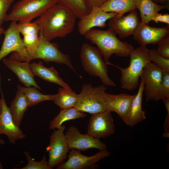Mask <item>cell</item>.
I'll use <instances>...</instances> for the list:
<instances>
[{
	"instance_id": "cell-1",
	"label": "cell",
	"mask_w": 169,
	"mask_h": 169,
	"mask_svg": "<svg viewBox=\"0 0 169 169\" xmlns=\"http://www.w3.org/2000/svg\"><path fill=\"white\" fill-rule=\"evenodd\" d=\"M77 18L69 8L57 3L46 10L35 21L39 32L50 41L56 38H63L74 30Z\"/></svg>"
},
{
	"instance_id": "cell-2",
	"label": "cell",
	"mask_w": 169,
	"mask_h": 169,
	"mask_svg": "<svg viewBox=\"0 0 169 169\" xmlns=\"http://www.w3.org/2000/svg\"><path fill=\"white\" fill-rule=\"evenodd\" d=\"M116 33L111 29L105 30L92 28L84 36L92 44H95L101 51L104 60L107 65L110 63L109 60L115 54L117 56L127 57L135 49L127 41H122L116 37Z\"/></svg>"
},
{
	"instance_id": "cell-3",
	"label": "cell",
	"mask_w": 169,
	"mask_h": 169,
	"mask_svg": "<svg viewBox=\"0 0 169 169\" xmlns=\"http://www.w3.org/2000/svg\"><path fill=\"white\" fill-rule=\"evenodd\" d=\"M148 52L146 46H140L134 49L130 54V64L126 68L110 63V65L117 67L121 72L120 80L122 89L132 91L139 87L143 69L150 62Z\"/></svg>"
},
{
	"instance_id": "cell-4",
	"label": "cell",
	"mask_w": 169,
	"mask_h": 169,
	"mask_svg": "<svg viewBox=\"0 0 169 169\" xmlns=\"http://www.w3.org/2000/svg\"><path fill=\"white\" fill-rule=\"evenodd\" d=\"M82 65L89 75L99 77L105 86L115 87V83L109 77L107 64L97 48L84 43L80 54Z\"/></svg>"
},
{
	"instance_id": "cell-5",
	"label": "cell",
	"mask_w": 169,
	"mask_h": 169,
	"mask_svg": "<svg viewBox=\"0 0 169 169\" xmlns=\"http://www.w3.org/2000/svg\"><path fill=\"white\" fill-rule=\"evenodd\" d=\"M106 90L103 84L95 87L91 83L84 84L78 95L75 107L81 112L91 114L108 110Z\"/></svg>"
},
{
	"instance_id": "cell-6",
	"label": "cell",
	"mask_w": 169,
	"mask_h": 169,
	"mask_svg": "<svg viewBox=\"0 0 169 169\" xmlns=\"http://www.w3.org/2000/svg\"><path fill=\"white\" fill-rule=\"evenodd\" d=\"M57 3L56 0H20L13 6L5 21L31 22Z\"/></svg>"
},
{
	"instance_id": "cell-7",
	"label": "cell",
	"mask_w": 169,
	"mask_h": 169,
	"mask_svg": "<svg viewBox=\"0 0 169 169\" xmlns=\"http://www.w3.org/2000/svg\"><path fill=\"white\" fill-rule=\"evenodd\" d=\"M17 24L16 21H11L8 28L4 31V38L0 49V61L12 52L14 53L10 58L23 61L31 60V55L21 38Z\"/></svg>"
},
{
	"instance_id": "cell-8",
	"label": "cell",
	"mask_w": 169,
	"mask_h": 169,
	"mask_svg": "<svg viewBox=\"0 0 169 169\" xmlns=\"http://www.w3.org/2000/svg\"><path fill=\"white\" fill-rule=\"evenodd\" d=\"M42 59L46 63L54 62L64 64L76 72L69 56L61 51L57 44L51 43L45 38L40 32L39 44L31 59Z\"/></svg>"
},
{
	"instance_id": "cell-9",
	"label": "cell",
	"mask_w": 169,
	"mask_h": 169,
	"mask_svg": "<svg viewBox=\"0 0 169 169\" xmlns=\"http://www.w3.org/2000/svg\"><path fill=\"white\" fill-rule=\"evenodd\" d=\"M65 128V125H62L52 132L50 137L49 143L46 148L49 155L48 164L51 169L67 159V153L69 150L64 134Z\"/></svg>"
},
{
	"instance_id": "cell-10",
	"label": "cell",
	"mask_w": 169,
	"mask_h": 169,
	"mask_svg": "<svg viewBox=\"0 0 169 169\" xmlns=\"http://www.w3.org/2000/svg\"><path fill=\"white\" fill-rule=\"evenodd\" d=\"M110 153L106 149L100 151L92 156H88L81 154L80 151L71 150L68 155L67 160L56 166L57 169H96V163L101 159L108 157Z\"/></svg>"
},
{
	"instance_id": "cell-11",
	"label": "cell",
	"mask_w": 169,
	"mask_h": 169,
	"mask_svg": "<svg viewBox=\"0 0 169 169\" xmlns=\"http://www.w3.org/2000/svg\"><path fill=\"white\" fill-rule=\"evenodd\" d=\"M65 135L69 150L80 151L95 148L101 151L107 148L106 145L100 139L95 138L88 133H80L78 129L73 125L68 128Z\"/></svg>"
},
{
	"instance_id": "cell-12",
	"label": "cell",
	"mask_w": 169,
	"mask_h": 169,
	"mask_svg": "<svg viewBox=\"0 0 169 169\" xmlns=\"http://www.w3.org/2000/svg\"><path fill=\"white\" fill-rule=\"evenodd\" d=\"M115 129L111 112L107 110L93 114L89 120L87 133L100 139L113 134Z\"/></svg>"
},
{
	"instance_id": "cell-13",
	"label": "cell",
	"mask_w": 169,
	"mask_h": 169,
	"mask_svg": "<svg viewBox=\"0 0 169 169\" xmlns=\"http://www.w3.org/2000/svg\"><path fill=\"white\" fill-rule=\"evenodd\" d=\"M133 35L134 39L140 46L155 45L169 36V26L161 28L151 27L140 22Z\"/></svg>"
},
{
	"instance_id": "cell-14",
	"label": "cell",
	"mask_w": 169,
	"mask_h": 169,
	"mask_svg": "<svg viewBox=\"0 0 169 169\" xmlns=\"http://www.w3.org/2000/svg\"><path fill=\"white\" fill-rule=\"evenodd\" d=\"M0 90L1 95L2 108L0 115V135H6L9 142L13 144L16 141L23 139L26 137L19 127L17 126L14 122L9 107L6 103L0 85Z\"/></svg>"
},
{
	"instance_id": "cell-15",
	"label": "cell",
	"mask_w": 169,
	"mask_h": 169,
	"mask_svg": "<svg viewBox=\"0 0 169 169\" xmlns=\"http://www.w3.org/2000/svg\"><path fill=\"white\" fill-rule=\"evenodd\" d=\"M130 12L126 15L116 16L108 20L109 28L118 34L120 38L133 35L140 23L136 9Z\"/></svg>"
},
{
	"instance_id": "cell-16",
	"label": "cell",
	"mask_w": 169,
	"mask_h": 169,
	"mask_svg": "<svg viewBox=\"0 0 169 169\" xmlns=\"http://www.w3.org/2000/svg\"><path fill=\"white\" fill-rule=\"evenodd\" d=\"M117 15L115 12H105L100 8H92L89 13L79 19L78 24L79 32L80 35H84L94 27H105L107 21Z\"/></svg>"
},
{
	"instance_id": "cell-17",
	"label": "cell",
	"mask_w": 169,
	"mask_h": 169,
	"mask_svg": "<svg viewBox=\"0 0 169 169\" xmlns=\"http://www.w3.org/2000/svg\"><path fill=\"white\" fill-rule=\"evenodd\" d=\"M162 77V71L151 62L143 68L141 78L144 81V92L147 102L153 100Z\"/></svg>"
},
{
	"instance_id": "cell-18",
	"label": "cell",
	"mask_w": 169,
	"mask_h": 169,
	"mask_svg": "<svg viewBox=\"0 0 169 169\" xmlns=\"http://www.w3.org/2000/svg\"><path fill=\"white\" fill-rule=\"evenodd\" d=\"M3 61L4 65L13 72L19 80L26 87L33 86L40 89L34 78V76L29 61L20 62L12 58H4Z\"/></svg>"
},
{
	"instance_id": "cell-19",
	"label": "cell",
	"mask_w": 169,
	"mask_h": 169,
	"mask_svg": "<svg viewBox=\"0 0 169 169\" xmlns=\"http://www.w3.org/2000/svg\"><path fill=\"white\" fill-rule=\"evenodd\" d=\"M141 80L137 92L132 102L129 110L123 121L127 125L133 127L146 118V112L142 108V101L144 82Z\"/></svg>"
},
{
	"instance_id": "cell-20",
	"label": "cell",
	"mask_w": 169,
	"mask_h": 169,
	"mask_svg": "<svg viewBox=\"0 0 169 169\" xmlns=\"http://www.w3.org/2000/svg\"><path fill=\"white\" fill-rule=\"evenodd\" d=\"M18 29L23 36L24 44L31 55L34 54L39 42V28L34 21L31 22H19Z\"/></svg>"
},
{
	"instance_id": "cell-21",
	"label": "cell",
	"mask_w": 169,
	"mask_h": 169,
	"mask_svg": "<svg viewBox=\"0 0 169 169\" xmlns=\"http://www.w3.org/2000/svg\"><path fill=\"white\" fill-rule=\"evenodd\" d=\"M135 94L111 95L106 93L108 110L116 112L123 120L128 113Z\"/></svg>"
},
{
	"instance_id": "cell-22",
	"label": "cell",
	"mask_w": 169,
	"mask_h": 169,
	"mask_svg": "<svg viewBox=\"0 0 169 169\" xmlns=\"http://www.w3.org/2000/svg\"><path fill=\"white\" fill-rule=\"evenodd\" d=\"M32 70L34 75H37L47 81L56 83L63 87L70 88L59 76L58 72L53 68H47L41 61L35 62L30 64Z\"/></svg>"
},
{
	"instance_id": "cell-23",
	"label": "cell",
	"mask_w": 169,
	"mask_h": 169,
	"mask_svg": "<svg viewBox=\"0 0 169 169\" xmlns=\"http://www.w3.org/2000/svg\"><path fill=\"white\" fill-rule=\"evenodd\" d=\"M15 97L10 103L9 109L14 122L19 127L28 106L20 85H18Z\"/></svg>"
},
{
	"instance_id": "cell-24",
	"label": "cell",
	"mask_w": 169,
	"mask_h": 169,
	"mask_svg": "<svg viewBox=\"0 0 169 169\" xmlns=\"http://www.w3.org/2000/svg\"><path fill=\"white\" fill-rule=\"evenodd\" d=\"M136 7L140 13L141 23L146 24H148L159 11L168 9L166 6L157 4L152 0H136Z\"/></svg>"
},
{
	"instance_id": "cell-25",
	"label": "cell",
	"mask_w": 169,
	"mask_h": 169,
	"mask_svg": "<svg viewBox=\"0 0 169 169\" xmlns=\"http://www.w3.org/2000/svg\"><path fill=\"white\" fill-rule=\"evenodd\" d=\"M136 0H108L100 8L106 12H115L117 17L136 9Z\"/></svg>"
},
{
	"instance_id": "cell-26",
	"label": "cell",
	"mask_w": 169,
	"mask_h": 169,
	"mask_svg": "<svg viewBox=\"0 0 169 169\" xmlns=\"http://www.w3.org/2000/svg\"><path fill=\"white\" fill-rule=\"evenodd\" d=\"M87 115L75 107L61 109L59 113L50 122L49 129L54 130L60 128L65 121L84 118Z\"/></svg>"
},
{
	"instance_id": "cell-27",
	"label": "cell",
	"mask_w": 169,
	"mask_h": 169,
	"mask_svg": "<svg viewBox=\"0 0 169 169\" xmlns=\"http://www.w3.org/2000/svg\"><path fill=\"white\" fill-rule=\"evenodd\" d=\"M77 100L78 95L70 88L63 87L54 95L53 101L62 109L75 107Z\"/></svg>"
},
{
	"instance_id": "cell-28",
	"label": "cell",
	"mask_w": 169,
	"mask_h": 169,
	"mask_svg": "<svg viewBox=\"0 0 169 169\" xmlns=\"http://www.w3.org/2000/svg\"><path fill=\"white\" fill-rule=\"evenodd\" d=\"M20 88L24 94L28 107L35 105L43 101H53L54 98V95L43 94L34 87L20 86Z\"/></svg>"
},
{
	"instance_id": "cell-29",
	"label": "cell",
	"mask_w": 169,
	"mask_h": 169,
	"mask_svg": "<svg viewBox=\"0 0 169 169\" xmlns=\"http://www.w3.org/2000/svg\"><path fill=\"white\" fill-rule=\"evenodd\" d=\"M57 3L69 8L80 19L89 13L92 8L85 0H56Z\"/></svg>"
},
{
	"instance_id": "cell-30",
	"label": "cell",
	"mask_w": 169,
	"mask_h": 169,
	"mask_svg": "<svg viewBox=\"0 0 169 169\" xmlns=\"http://www.w3.org/2000/svg\"><path fill=\"white\" fill-rule=\"evenodd\" d=\"M162 72V80L154 97V101L169 98V72Z\"/></svg>"
},
{
	"instance_id": "cell-31",
	"label": "cell",
	"mask_w": 169,
	"mask_h": 169,
	"mask_svg": "<svg viewBox=\"0 0 169 169\" xmlns=\"http://www.w3.org/2000/svg\"><path fill=\"white\" fill-rule=\"evenodd\" d=\"M150 61L153 63L162 71L169 72V59L165 58L159 54L156 49H149Z\"/></svg>"
},
{
	"instance_id": "cell-32",
	"label": "cell",
	"mask_w": 169,
	"mask_h": 169,
	"mask_svg": "<svg viewBox=\"0 0 169 169\" xmlns=\"http://www.w3.org/2000/svg\"><path fill=\"white\" fill-rule=\"evenodd\" d=\"M24 154L26 157L27 161V164L24 167L18 168L19 169H52L49 166L48 162L46 161V157L44 156L42 160L39 161H35L32 158L29 152L25 151Z\"/></svg>"
},
{
	"instance_id": "cell-33",
	"label": "cell",
	"mask_w": 169,
	"mask_h": 169,
	"mask_svg": "<svg viewBox=\"0 0 169 169\" xmlns=\"http://www.w3.org/2000/svg\"><path fill=\"white\" fill-rule=\"evenodd\" d=\"M157 44V47L156 49L157 53L165 58L169 59V36Z\"/></svg>"
},
{
	"instance_id": "cell-34",
	"label": "cell",
	"mask_w": 169,
	"mask_h": 169,
	"mask_svg": "<svg viewBox=\"0 0 169 169\" xmlns=\"http://www.w3.org/2000/svg\"><path fill=\"white\" fill-rule=\"evenodd\" d=\"M13 2V0H0V27L5 21L7 12Z\"/></svg>"
},
{
	"instance_id": "cell-35",
	"label": "cell",
	"mask_w": 169,
	"mask_h": 169,
	"mask_svg": "<svg viewBox=\"0 0 169 169\" xmlns=\"http://www.w3.org/2000/svg\"><path fill=\"white\" fill-rule=\"evenodd\" d=\"M152 20L156 23L158 22L164 23L169 24V14L167 13L162 14L157 13L153 17Z\"/></svg>"
},
{
	"instance_id": "cell-36",
	"label": "cell",
	"mask_w": 169,
	"mask_h": 169,
	"mask_svg": "<svg viewBox=\"0 0 169 169\" xmlns=\"http://www.w3.org/2000/svg\"><path fill=\"white\" fill-rule=\"evenodd\" d=\"M164 104L167 110V115L164 124L165 131L163 134V136L164 137L168 138L169 137V103L166 102Z\"/></svg>"
},
{
	"instance_id": "cell-37",
	"label": "cell",
	"mask_w": 169,
	"mask_h": 169,
	"mask_svg": "<svg viewBox=\"0 0 169 169\" xmlns=\"http://www.w3.org/2000/svg\"><path fill=\"white\" fill-rule=\"evenodd\" d=\"M87 3L92 8H100L108 0H85Z\"/></svg>"
},
{
	"instance_id": "cell-38",
	"label": "cell",
	"mask_w": 169,
	"mask_h": 169,
	"mask_svg": "<svg viewBox=\"0 0 169 169\" xmlns=\"http://www.w3.org/2000/svg\"><path fill=\"white\" fill-rule=\"evenodd\" d=\"M152 0L154 2H155V3L157 4L166 6L165 0Z\"/></svg>"
},
{
	"instance_id": "cell-39",
	"label": "cell",
	"mask_w": 169,
	"mask_h": 169,
	"mask_svg": "<svg viewBox=\"0 0 169 169\" xmlns=\"http://www.w3.org/2000/svg\"><path fill=\"white\" fill-rule=\"evenodd\" d=\"M4 31L5 30L3 28L1 27H0V37L2 34L4 33Z\"/></svg>"
},
{
	"instance_id": "cell-40",
	"label": "cell",
	"mask_w": 169,
	"mask_h": 169,
	"mask_svg": "<svg viewBox=\"0 0 169 169\" xmlns=\"http://www.w3.org/2000/svg\"><path fill=\"white\" fill-rule=\"evenodd\" d=\"M2 108V100L1 99H0V115L1 113Z\"/></svg>"
},
{
	"instance_id": "cell-41",
	"label": "cell",
	"mask_w": 169,
	"mask_h": 169,
	"mask_svg": "<svg viewBox=\"0 0 169 169\" xmlns=\"http://www.w3.org/2000/svg\"><path fill=\"white\" fill-rule=\"evenodd\" d=\"M165 1L166 3V7L168 8V9L169 6V0H165Z\"/></svg>"
},
{
	"instance_id": "cell-42",
	"label": "cell",
	"mask_w": 169,
	"mask_h": 169,
	"mask_svg": "<svg viewBox=\"0 0 169 169\" xmlns=\"http://www.w3.org/2000/svg\"><path fill=\"white\" fill-rule=\"evenodd\" d=\"M5 143V142L4 141L1 139L0 138V144H4Z\"/></svg>"
},
{
	"instance_id": "cell-43",
	"label": "cell",
	"mask_w": 169,
	"mask_h": 169,
	"mask_svg": "<svg viewBox=\"0 0 169 169\" xmlns=\"http://www.w3.org/2000/svg\"><path fill=\"white\" fill-rule=\"evenodd\" d=\"M3 168V165L2 163L0 161V169H2Z\"/></svg>"
}]
</instances>
